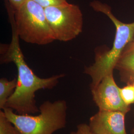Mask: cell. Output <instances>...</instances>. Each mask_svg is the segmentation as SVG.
<instances>
[{
  "instance_id": "1",
  "label": "cell",
  "mask_w": 134,
  "mask_h": 134,
  "mask_svg": "<svg viewBox=\"0 0 134 134\" xmlns=\"http://www.w3.org/2000/svg\"><path fill=\"white\" fill-rule=\"evenodd\" d=\"M12 29V38L10 44L1 46L2 63L14 62L18 70L17 86L10 96L5 107L15 110L19 114H35L39 112L36 105L35 92L40 90H51L56 86L65 74H60L47 78L38 77L24 60L19 45L14 20L9 15Z\"/></svg>"
},
{
  "instance_id": "2",
  "label": "cell",
  "mask_w": 134,
  "mask_h": 134,
  "mask_svg": "<svg viewBox=\"0 0 134 134\" xmlns=\"http://www.w3.org/2000/svg\"><path fill=\"white\" fill-rule=\"evenodd\" d=\"M93 10L100 12L112 21L116 29L115 38L112 47L102 52L96 53L95 62L86 67L84 72L91 77V88L97 86L104 77L113 74L116 64L126 46L134 41V21L124 23L113 14L109 5L98 1L90 3Z\"/></svg>"
},
{
  "instance_id": "3",
  "label": "cell",
  "mask_w": 134,
  "mask_h": 134,
  "mask_svg": "<svg viewBox=\"0 0 134 134\" xmlns=\"http://www.w3.org/2000/svg\"><path fill=\"white\" fill-rule=\"evenodd\" d=\"M39 108L37 115L19 114L7 107L3 110L20 134H53L66 127V101H45L39 106Z\"/></svg>"
},
{
  "instance_id": "4",
  "label": "cell",
  "mask_w": 134,
  "mask_h": 134,
  "mask_svg": "<svg viewBox=\"0 0 134 134\" xmlns=\"http://www.w3.org/2000/svg\"><path fill=\"white\" fill-rule=\"evenodd\" d=\"M14 20L19 39L26 43L46 45L56 40L48 24L44 8L32 0H27L19 9L14 10L6 3Z\"/></svg>"
},
{
  "instance_id": "5",
  "label": "cell",
  "mask_w": 134,
  "mask_h": 134,
  "mask_svg": "<svg viewBox=\"0 0 134 134\" xmlns=\"http://www.w3.org/2000/svg\"><path fill=\"white\" fill-rule=\"evenodd\" d=\"M56 40L68 42L82 32L83 15L79 6L66 3L44 8Z\"/></svg>"
},
{
  "instance_id": "6",
  "label": "cell",
  "mask_w": 134,
  "mask_h": 134,
  "mask_svg": "<svg viewBox=\"0 0 134 134\" xmlns=\"http://www.w3.org/2000/svg\"><path fill=\"white\" fill-rule=\"evenodd\" d=\"M91 91L93 100L99 110L121 111L126 114L131 110L121 97L120 87L116 83L113 73L104 77Z\"/></svg>"
},
{
  "instance_id": "7",
  "label": "cell",
  "mask_w": 134,
  "mask_h": 134,
  "mask_svg": "<svg viewBox=\"0 0 134 134\" xmlns=\"http://www.w3.org/2000/svg\"><path fill=\"white\" fill-rule=\"evenodd\" d=\"M126 115L121 111L99 110L90 118L88 125L96 134H127Z\"/></svg>"
},
{
  "instance_id": "8",
  "label": "cell",
  "mask_w": 134,
  "mask_h": 134,
  "mask_svg": "<svg viewBox=\"0 0 134 134\" xmlns=\"http://www.w3.org/2000/svg\"><path fill=\"white\" fill-rule=\"evenodd\" d=\"M115 69L119 72L121 81L131 83L134 79V41L130 43L122 53Z\"/></svg>"
},
{
  "instance_id": "9",
  "label": "cell",
  "mask_w": 134,
  "mask_h": 134,
  "mask_svg": "<svg viewBox=\"0 0 134 134\" xmlns=\"http://www.w3.org/2000/svg\"><path fill=\"white\" fill-rule=\"evenodd\" d=\"M17 86V79L9 81L7 78L0 79V108L3 110L10 96L13 94Z\"/></svg>"
},
{
  "instance_id": "10",
  "label": "cell",
  "mask_w": 134,
  "mask_h": 134,
  "mask_svg": "<svg viewBox=\"0 0 134 134\" xmlns=\"http://www.w3.org/2000/svg\"><path fill=\"white\" fill-rule=\"evenodd\" d=\"M0 134H20L5 115L4 111H0Z\"/></svg>"
},
{
  "instance_id": "11",
  "label": "cell",
  "mask_w": 134,
  "mask_h": 134,
  "mask_svg": "<svg viewBox=\"0 0 134 134\" xmlns=\"http://www.w3.org/2000/svg\"><path fill=\"white\" fill-rule=\"evenodd\" d=\"M120 94L125 103L130 106L134 104V86L131 83L120 88Z\"/></svg>"
},
{
  "instance_id": "12",
  "label": "cell",
  "mask_w": 134,
  "mask_h": 134,
  "mask_svg": "<svg viewBox=\"0 0 134 134\" xmlns=\"http://www.w3.org/2000/svg\"><path fill=\"white\" fill-rule=\"evenodd\" d=\"M69 134H96L91 130L89 125L81 123L77 126L76 129Z\"/></svg>"
},
{
  "instance_id": "13",
  "label": "cell",
  "mask_w": 134,
  "mask_h": 134,
  "mask_svg": "<svg viewBox=\"0 0 134 134\" xmlns=\"http://www.w3.org/2000/svg\"><path fill=\"white\" fill-rule=\"evenodd\" d=\"M44 8L51 5H60L68 2L67 0H32Z\"/></svg>"
},
{
  "instance_id": "14",
  "label": "cell",
  "mask_w": 134,
  "mask_h": 134,
  "mask_svg": "<svg viewBox=\"0 0 134 134\" xmlns=\"http://www.w3.org/2000/svg\"><path fill=\"white\" fill-rule=\"evenodd\" d=\"M27 0H7L9 4L14 10H16L24 4Z\"/></svg>"
},
{
  "instance_id": "15",
  "label": "cell",
  "mask_w": 134,
  "mask_h": 134,
  "mask_svg": "<svg viewBox=\"0 0 134 134\" xmlns=\"http://www.w3.org/2000/svg\"><path fill=\"white\" fill-rule=\"evenodd\" d=\"M133 116H134V112H133ZM132 134H134V126H133V129H132Z\"/></svg>"
},
{
  "instance_id": "16",
  "label": "cell",
  "mask_w": 134,
  "mask_h": 134,
  "mask_svg": "<svg viewBox=\"0 0 134 134\" xmlns=\"http://www.w3.org/2000/svg\"><path fill=\"white\" fill-rule=\"evenodd\" d=\"M131 84H132V85H133L134 86V79L133 80V81H132V82H131Z\"/></svg>"
}]
</instances>
